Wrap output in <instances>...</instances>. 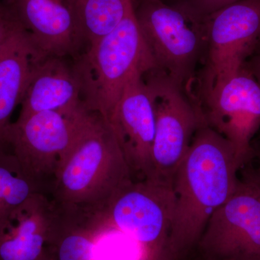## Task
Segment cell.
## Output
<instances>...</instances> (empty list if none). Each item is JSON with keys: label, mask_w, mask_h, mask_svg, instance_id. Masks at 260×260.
<instances>
[{"label": "cell", "mask_w": 260, "mask_h": 260, "mask_svg": "<svg viewBox=\"0 0 260 260\" xmlns=\"http://www.w3.org/2000/svg\"><path fill=\"white\" fill-rule=\"evenodd\" d=\"M242 169L232 143L206 124L195 133L172 181V260H186L214 214L237 189Z\"/></svg>", "instance_id": "1"}, {"label": "cell", "mask_w": 260, "mask_h": 260, "mask_svg": "<svg viewBox=\"0 0 260 260\" xmlns=\"http://www.w3.org/2000/svg\"><path fill=\"white\" fill-rule=\"evenodd\" d=\"M133 174L107 119L89 113L52 184L54 203L88 211L105 209Z\"/></svg>", "instance_id": "2"}, {"label": "cell", "mask_w": 260, "mask_h": 260, "mask_svg": "<svg viewBox=\"0 0 260 260\" xmlns=\"http://www.w3.org/2000/svg\"><path fill=\"white\" fill-rule=\"evenodd\" d=\"M75 66L83 83L87 109L99 113L107 120L133 74L157 68L132 0L119 25L90 46Z\"/></svg>", "instance_id": "3"}, {"label": "cell", "mask_w": 260, "mask_h": 260, "mask_svg": "<svg viewBox=\"0 0 260 260\" xmlns=\"http://www.w3.org/2000/svg\"><path fill=\"white\" fill-rule=\"evenodd\" d=\"M135 16L157 69L196 102L197 70L204 60L205 16L164 0H132Z\"/></svg>", "instance_id": "4"}, {"label": "cell", "mask_w": 260, "mask_h": 260, "mask_svg": "<svg viewBox=\"0 0 260 260\" xmlns=\"http://www.w3.org/2000/svg\"><path fill=\"white\" fill-rule=\"evenodd\" d=\"M144 78L155 111L151 170L148 179L172 185L197 130L205 124L194 101L164 72L155 68L145 73Z\"/></svg>", "instance_id": "5"}, {"label": "cell", "mask_w": 260, "mask_h": 260, "mask_svg": "<svg viewBox=\"0 0 260 260\" xmlns=\"http://www.w3.org/2000/svg\"><path fill=\"white\" fill-rule=\"evenodd\" d=\"M90 112L85 107L70 112L46 111L12 123L10 152L40 189L47 179L54 181Z\"/></svg>", "instance_id": "6"}, {"label": "cell", "mask_w": 260, "mask_h": 260, "mask_svg": "<svg viewBox=\"0 0 260 260\" xmlns=\"http://www.w3.org/2000/svg\"><path fill=\"white\" fill-rule=\"evenodd\" d=\"M205 124L229 140L242 168L254 158L260 129V83L245 66L197 94Z\"/></svg>", "instance_id": "7"}, {"label": "cell", "mask_w": 260, "mask_h": 260, "mask_svg": "<svg viewBox=\"0 0 260 260\" xmlns=\"http://www.w3.org/2000/svg\"><path fill=\"white\" fill-rule=\"evenodd\" d=\"M175 200L172 185L133 180L104 210L109 223L140 244L153 260H172L171 234Z\"/></svg>", "instance_id": "8"}, {"label": "cell", "mask_w": 260, "mask_h": 260, "mask_svg": "<svg viewBox=\"0 0 260 260\" xmlns=\"http://www.w3.org/2000/svg\"><path fill=\"white\" fill-rule=\"evenodd\" d=\"M206 47L198 91L237 71L260 44V0H239L205 15Z\"/></svg>", "instance_id": "9"}, {"label": "cell", "mask_w": 260, "mask_h": 260, "mask_svg": "<svg viewBox=\"0 0 260 260\" xmlns=\"http://www.w3.org/2000/svg\"><path fill=\"white\" fill-rule=\"evenodd\" d=\"M194 251L208 257L260 260V194L254 186L239 179L235 191L210 219Z\"/></svg>", "instance_id": "10"}, {"label": "cell", "mask_w": 260, "mask_h": 260, "mask_svg": "<svg viewBox=\"0 0 260 260\" xmlns=\"http://www.w3.org/2000/svg\"><path fill=\"white\" fill-rule=\"evenodd\" d=\"M144 74L138 71L129 78L107 119L134 180L150 176L155 133V107Z\"/></svg>", "instance_id": "11"}, {"label": "cell", "mask_w": 260, "mask_h": 260, "mask_svg": "<svg viewBox=\"0 0 260 260\" xmlns=\"http://www.w3.org/2000/svg\"><path fill=\"white\" fill-rule=\"evenodd\" d=\"M28 32L41 59L64 57L83 41L66 0H3Z\"/></svg>", "instance_id": "12"}, {"label": "cell", "mask_w": 260, "mask_h": 260, "mask_svg": "<svg viewBox=\"0 0 260 260\" xmlns=\"http://www.w3.org/2000/svg\"><path fill=\"white\" fill-rule=\"evenodd\" d=\"M20 105L18 119L46 111L70 112L86 107L83 83L75 65L70 66L63 57L38 59Z\"/></svg>", "instance_id": "13"}, {"label": "cell", "mask_w": 260, "mask_h": 260, "mask_svg": "<svg viewBox=\"0 0 260 260\" xmlns=\"http://www.w3.org/2000/svg\"><path fill=\"white\" fill-rule=\"evenodd\" d=\"M53 203L43 192L32 194L0 226V260H37L47 246Z\"/></svg>", "instance_id": "14"}, {"label": "cell", "mask_w": 260, "mask_h": 260, "mask_svg": "<svg viewBox=\"0 0 260 260\" xmlns=\"http://www.w3.org/2000/svg\"><path fill=\"white\" fill-rule=\"evenodd\" d=\"M40 59L28 32L18 27L0 49V151L10 152L8 134L21 103L32 65Z\"/></svg>", "instance_id": "15"}, {"label": "cell", "mask_w": 260, "mask_h": 260, "mask_svg": "<svg viewBox=\"0 0 260 260\" xmlns=\"http://www.w3.org/2000/svg\"><path fill=\"white\" fill-rule=\"evenodd\" d=\"M53 203V215L47 246L56 260H98L90 213Z\"/></svg>", "instance_id": "16"}, {"label": "cell", "mask_w": 260, "mask_h": 260, "mask_svg": "<svg viewBox=\"0 0 260 260\" xmlns=\"http://www.w3.org/2000/svg\"><path fill=\"white\" fill-rule=\"evenodd\" d=\"M83 42L88 47L107 36L124 18L131 0H66Z\"/></svg>", "instance_id": "17"}, {"label": "cell", "mask_w": 260, "mask_h": 260, "mask_svg": "<svg viewBox=\"0 0 260 260\" xmlns=\"http://www.w3.org/2000/svg\"><path fill=\"white\" fill-rule=\"evenodd\" d=\"M37 192L42 191L24 172L15 155L0 151V226L18 206Z\"/></svg>", "instance_id": "18"}, {"label": "cell", "mask_w": 260, "mask_h": 260, "mask_svg": "<svg viewBox=\"0 0 260 260\" xmlns=\"http://www.w3.org/2000/svg\"><path fill=\"white\" fill-rule=\"evenodd\" d=\"M237 1L239 0H182L180 4L178 5L188 8L197 14L205 16Z\"/></svg>", "instance_id": "19"}, {"label": "cell", "mask_w": 260, "mask_h": 260, "mask_svg": "<svg viewBox=\"0 0 260 260\" xmlns=\"http://www.w3.org/2000/svg\"><path fill=\"white\" fill-rule=\"evenodd\" d=\"M21 26L3 0H0V49L10 36Z\"/></svg>", "instance_id": "20"}, {"label": "cell", "mask_w": 260, "mask_h": 260, "mask_svg": "<svg viewBox=\"0 0 260 260\" xmlns=\"http://www.w3.org/2000/svg\"><path fill=\"white\" fill-rule=\"evenodd\" d=\"M254 158H256V167L247 162L240 169L242 172V178L255 188L260 194V150L254 153Z\"/></svg>", "instance_id": "21"}, {"label": "cell", "mask_w": 260, "mask_h": 260, "mask_svg": "<svg viewBox=\"0 0 260 260\" xmlns=\"http://www.w3.org/2000/svg\"><path fill=\"white\" fill-rule=\"evenodd\" d=\"M244 66L251 72V74L255 77L260 83V51L249 58Z\"/></svg>", "instance_id": "22"}, {"label": "cell", "mask_w": 260, "mask_h": 260, "mask_svg": "<svg viewBox=\"0 0 260 260\" xmlns=\"http://www.w3.org/2000/svg\"><path fill=\"white\" fill-rule=\"evenodd\" d=\"M186 260H259L256 258L248 257V256H228V257H208V256H200L198 254L197 257L191 259L188 258Z\"/></svg>", "instance_id": "23"}, {"label": "cell", "mask_w": 260, "mask_h": 260, "mask_svg": "<svg viewBox=\"0 0 260 260\" xmlns=\"http://www.w3.org/2000/svg\"><path fill=\"white\" fill-rule=\"evenodd\" d=\"M37 260H56V259L52 251L47 246L45 250L44 251L42 255Z\"/></svg>", "instance_id": "24"}, {"label": "cell", "mask_w": 260, "mask_h": 260, "mask_svg": "<svg viewBox=\"0 0 260 260\" xmlns=\"http://www.w3.org/2000/svg\"><path fill=\"white\" fill-rule=\"evenodd\" d=\"M167 3H173V4H180L182 0H164Z\"/></svg>", "instance_id": "25"}, {"label": "cell", "mask_w": 260, "mask_h": 260, "mask_svg": "<svg viewBox=\"0 0 260 260\" xmlns=\"http://www.w3.org/2000/svg\"><path fill=\"white\" fill-rule=\"evenodd\" d=\"M260 51V44H259V47H258L257 51H256V52H257V51Z\"/></svg>", "instance_id": "26"}]
</instances>
